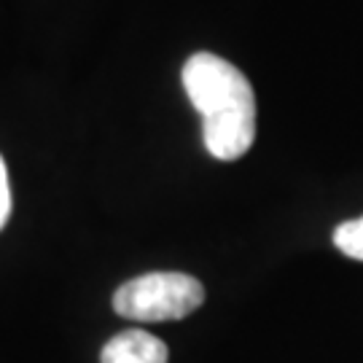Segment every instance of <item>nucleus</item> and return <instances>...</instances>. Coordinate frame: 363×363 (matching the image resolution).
<instances>
[{"label": "nucleus", "instance_id": "nucleus-1", "mask_svg": "<svg viewBox=\"0 0 363 363\" xmlns=\"http://www.w3.org/2000/svg\"><path fill=\"white\" fill-rule=\"evenodd\" d=\"M183 89L202 116V138L220 162H234L256 140V94L240 67L199 52L183 65Z\"/></svg>", "mask_w": 363, "mask_h": 363}, {"label": "nucleus", "instance_id": "nucleus-2", "mask_svg": "<svg viewBox=\"0 0 363 363\" xmlns=\"http://www.w3.org/2000/svg\"><path fill=\"white\" fill-rule=\"evenodd\" d=\"M205 288L183 272H148L127 280L113 294V310L127 320L162 323L181 320L202 307Z\"/></svg>", "mask_w": 363, "mask_h": 363}, {"label": "nucleus", "instance_id": "nucleus-5", "mask_svg": "<svg viewBox=\"0 0 363 363\" xmlns=\"http://www.w3.org/2000/svg\"><path fill=\"white\" fill-rule=\"evenodd\" d=\"M11 218V183H9V169L0 156V229Z\"/></svg>", "mask_w": 363, "mask_h": 363}, {"label": "nucleus", "instance_id": "nucleus-3", "mask_svg": "<svg viewBox=\"0 0 363 363\" xmlns=\"http://www.w3.org/2000/svg\"><path fill=\"white\" fill-rule=\"evenodd\" d=\"M167 345L143 328L121 331L100 352L103 363H167Z\"/></svg>", "mask_w": 363, "mask_h": 363}, {"label": "nucleus", "instance_id": "nucleus-4", "mask_svg": "<svg viewBox=\"0 0 363 363\" xmlns=\"http://www.w3.org/2000/svg\"><path fill=\"white\" fill-rule=\"evenodd\" d=\"M334 245L347 259L363 261V216L355 220H345L334 229Z\"/></svg>", "mask_w": 363, "mask_h": 363}]
</instances>
